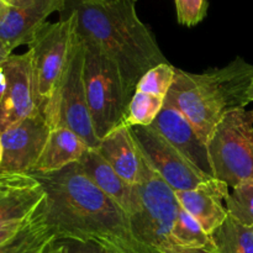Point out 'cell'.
<instances>
[{"label":"cell","mask_w":253,"mask_h":253,"mask_svg":"<svg viewBox=\"0 0 253 253\" xmlns=\"http://www.w3.org/2000/svg\"><path fill=\"white\" fill-rule=\"evenodd\" d=\"M34 175L46 193L47 219L59 241L93 244L106 253H157L133 232L127 212L77 163Z\"/></svg>","instance_id":"1"},{"label":"cell","mask_w":253,"mask_h":253,"mask_svg":"<svg viewBox=\"0 0 253 253\" xmlns=\"http://www.w3.org/2000/svg\"><path fill=\"white\" fill-rule=\"evenodd\" d=\"M66 7L76 17L78 36L98 47L116 64L130 98L150 69L168 62L151 30L138 17L136 0H67Z\"/></svg>","instance_id":"2"},{"label":"cell","mask_w":253,"mask_h":253,"mask_svg":"<svg viewBox=\"0 0 253 253\" xmlns=\"http://www.w3.org/2000/svg\"><path fill=\"white\" fill-rule=\"evenodd\" d=\"M252 85L253 64L237 57L222 68L200 74L175 68L166 101L175 106L208 142L225 115L251 104Z\"/></svg>","instance_id":"3"},{"label":"cell","mask_w":253,"mask_h":253,"mask_svg":"<svg viewBox=\"0 0 253 253\" xmlns=\"http://www.w3.org/2000/svg\"><path fill=\"white\" fill-rule=\"evenodd\" d=\"M83 43L85 47L86 100L94 131L101 140L121 124H125L131 98L126 93L116 64L98 47L84 41Z\"/></svg>","instance_id":"4"},{"label":"cell","mask_w":253,"mask_h":253,"mask_svg":"<svg viewBox=\"0 0 253 253\" xmlns=\"http://www.w3.org/2000/svg\"><path fill=\"white\" fill-rule=\"evenodd\" d=\"M215 179L235 188L253 179V109L224 116L207 142Z\"/></svg>","instance_id":"5"},{"label":"cell","mask_w":253,"mask_h":253,"mask_svg":"<svg viewBox=\"0 0 253 253\" xmlns=\"http://www.w3.org/2000/svg\"><path fill=\"white\" fill-rule=\"evenodd\" d=\"M138 190L140 207L137 212L130 216L136 236L157 253L183 252L175 245L172 235L173 225L180 208L175 190L151 168L147 161Z\"/></svg>","instance_id":"6"},{"label":"cell","mask_w":253,"mask_h":253,"mask_svg":"<svg viewBox=\"0 0 253 253\" xmlns=\"http://www.w3.org/2000/svg\"><path fill=\"white\" fill-rule=\"evenodd\" d=\"M76 17L68 12L57 22H47L29 46L32 53L35 89L40 110L56 96L73 48Z\"/></svg>","instance_id":"7"},{"label":"cell","mask_w":253,"mask_h":253,"mask_svg":"<svg viewBox=\"0 0 253 253\" xmlns=\"http://www.w3.org/2000/svg\"><path fill=\"white\" fill-rule=\"evenodd\" d=\"M85 47L81 37L74 34L71 58L52 103L42 111L51 128L66 127L79 136L90 148H96V137L89 113L84 83Z\"/></svg>","instance_id":"8"},{"label":"cell","mask_w":253,"mask_h":253,"mask_svg":"<svg viewBox=\"0 0 253 253\" xmlns=\"http://www.w3.org/2000/svg\"><path fill=\"white\" fill-rule=\"evenodd\" d=\"M131 132L151 168L175 192L195 189L214 179L198 169L152 126H133Z\"/></svg>","instance_id":"9"},{"label":"cell","mask_w":253,"mask_h":253,"mask_svg":"<svg viewBox=\"0 0 253 253\" xmlns=\"http://www.w3.org/2000/svg\"><path fill=\"white\" fill-rule=\"evenodd\" d=\"M51 130L41 111L0 131V173L31 174L43 152Z\"/></svg>","instance_id":"10"},{"label":"cell","mask_w":253,"mask_h":253,"mask_svg":"<svg viewBox=\"0 0 253 253\" xmlns=\"http://www.w3.org/2000/svg\"><path fill=\"white\" fill-rule=\"evenodd\" d=\"M6 77V91L0 103V131L41 113L35 89L32 53L10 54L2 63Z\"/></svg>","instance_id":"11"},{"label":"cell","mask_w":253,"mask_h":253,"mask_svg":"<svg viewBox=\"0 0 253 253\" xmlns=\"http://www.w3.org/2000/svg\"><path fill=\"white\" fill-rule=\"evenodd\" d=\"M67 0H15L0 19V40L14 51L30 44L47 19L56 11L66 9Z\"/></svg>","instance_id":"12"},{"label":"cell","mask_w":253,"mask_h":253,"mask_svg":"<svg viewBox=\"0 0 253 253\" xmlns=\"http://www.w3.org/2000/svg\"><path fill=\"white\" fill-rule=\"evenodd\" d=\"M150 126L157 130L198 169L214 178L207 142L198 133L193 124L175 106L165 101L162 110Z\"/></svg>","instance_id":"13"},{"label":"cell","mask_w":253,"mask_h":253,"mask_svg":"<svg viewBox=\"0 0 253 253\" xmlns=\"http://www.w3.org/2000/svg\"><path fill=\"white\" fill-rule=\"evenodd\" d=\"M123 179L138 185L143 180L146 161L126 124L109 132L95 148Z\"/></svg>","instance_id":"14"},{"label":"cell","mask_w":253,"mask_h":253,"mask_svg":"<svg viewBox=\"0 0 253 253\" xmlns=\"http://www.w3.org/2000/svg\"><path fill=\"white\" fill-rule=\"evenodd\" d=\"M44 198L43 187L34 175L0 173V224L31 216Z\"/></svg>","instance_id":"15"},{"label":"cell","mask_w":253,"mask_h":253,"mask_svg":"<svg viewBox=\"0 0 253 253\" xmlns=\"http://www.w3.org/2000/svg\"><path fill=\"white\" fill-rule=\"evenodd\" d=\"M77 165L101 192L115 200L128 216L137 212L140 207L138 185L130 184L123 179L95 148H88Z\"/></svg>","instance_id":"16"},{"label":"cell","mask_w":253,"mask_h":253,"mask_svg":"<svg viewBox=\"0 0 253 253\" xmlns=\"http://www.w3.org/2000/svg\"><path fill=\"white\" fill-rule=\"evenodd\" d=\"M229 194V185L215 178L195 189L175 192L180 207L199 222L209 236L227 217V210L222 202Z\"/></svg>","instance_id":"17"},{"label":"cell","mask_w":253,"mask_h":253,"mask_svg":"<svg viewBox=\"0 0 253 253\" xmlns=\"http://www.w3.org/2000/svg\"><path fill=\"white\" fill-rule=\"evenodd\" d=\"M89 147L77 133L66 127L52 128L41 157L31 174L53 173L78 163Z\"/></svg>","instance_id":"18"},{"label":"cell","mask_w":253,"mask_h":253,"mask_svg":"<svg viewBox=\"0 0 253 253\" xmlns=\"http://www.w3.org/2000/svg\"><path fill=\"white\" fill-rule=\"evenodd\" d=\"M59 242L57 231L47 219L46 198L30 224L14 239L0 246V253H44Z\"/></svg>","instance_id":"19"},{"label":"cell","mask_w":253,"mask_h":253,"mask_svg":"<svg viewBox=\"0 0 253 253\" xmlns=\"http://www.w3.org/2000/svg\"><path fill=\"white\" fill-rule=\"evenodd\" d=\"M215 253H253V226L230 216L210 235Z\"/></svg>","instance_id":"20"},{"label":"cell","mask_w":253,"mask_h":253,"mask_svg":"<svg viewBox=\"0 0 253 253\" xmlns=\"http://www.w3.org/2000/svg\"><path fill=\"white\" fill-rule=\"evenodd\" d=\"M172 235L175 245L182 251L204 250L210 253H215L214 245L209 235L204 231L199 222L182 207L178 210Z\"/></svg>","instance_id":"21"},{"label":"cell","mask_w":253,"mask_h":253,"mask_svg":"<svg viewBox=\"0 0 253 253\" xmlns=\"http://www.w3.org/2000/svg\"><path fill=\"white\" fill-rule=\"evenodd\" d=\"M166 99L152 94L135 90L127 109L125 124L128 127L150 126L158 116L165 105Z\"/></svg>","instance_id":"22"},{"label":"cell","mask_w":253,"mask_h":253,"mask_svg":"<svg viewBox=\"0 0 253 253\" xmlns=\"http://www.w3.org/2000/svg\"><path fill=\"white\" fill-rule=\"evenodd\" d=\"M225 200L227 214L247 226H253V179L240 183Z\"/></svg>","instance_id":"23"},{"label":"cell","mask_w":253,"mask_h":253,"mask_svg":"<svg viewBox=\"0 0 253 253\" xmlns=\"http://www.w3.org/2000/svg\"><path fill=\"white\" fill-rule=\"evenodd\" d=\"M174 76L175 68L172 64H169L168 62L161 63L150 69L140 79L135 90H140L166 99L173 82H174Z\"/></svg>","instance_id":"24"},{"label":"cell","mask_w":253,"mask_h":253,"mask_svg":"<svg viewBox=\"0 0 253 253\" xmlns=\"http://www.w3.org/2000/svg\"><path fill=\"white\" fill-rule=\"evenodd\" d=\"M177 20L180 25L197 26L208 14V0H174Z\"/></svg>","instance_id":"25"},{"label":"cell","mask_w":253,"mask_h":253,"mask_svg":"<svg viewBox=\"0 0 253 253\" xmlns=\"http://www.w3.org/2000/svg\"><path fill=\"white\" fill-rule=\"evenodd\" d=\"M37 209H39V208H37ZM36 211H35L31 216L26 217V219L12 220V221H7V222H2V224H0V246L6 244L7 241L14 239L17 234H20V232H21L22 230L30 224V221H31L32 217L35 216Z\"/></svg>","instance_id":"26"},{"label":"cell","mask_w":253,"mask_h":253,"mask_svg":"<svg viewBox=\"0 0 253 253\" xmlns=\"http://www.w3.org/2000/svg\"><path fill=\"white\" fill-rule=\"evenodd\" d=\"M67 242V241H66ZM68 253H106L100 247L93 244H81V242H67Z\"/></svg>","instance_id":"27"},{"label":"cell","mask_w":253,"mask_h":253,"mask_svg":"<svg viewBox=\"0 0 253 253\" xmlns=\"http://www.w3.org/2000/svg\"><path fill=\"white\" fill-rule=\"evenodd\" d=\"M11 52H12V49L10 48L6 43H4V42L0 40V67H1V64L4 63L7 58H9L10 54H12Z\"/></svg>","instance_id":"28"},{"label":"cell","mask_w":253,"mask_h":253,"mask_svg":"<svg viewBox=\"0 0 253 253\" xmlns=\"http://www.w3.org/2000/svg\"><path fill=\"white\" fill-rule=\"evenodd\" d=\"M5 91H6V77H5L2 67H0V103H1L2 98H4Z\"/></svg>","instance_id":"29"},{"label":"cell","mask_w":253,"mask_h":253,"mask_svg":"<svg viewBox=\"0 0 253 253\" xmlns=\"http://www.w3.org/2000/svg\"><path fill=\"white\" fill-rule=\"evenodd\" d=\"M7 7H9V5L5 4L4 1H1V0H0V19H1L2 15L5 14V11H6Z\"/></svg>","instance_id":"30"},{"label":"cell","mask_w":253,"mask_h":253,"mask_svg":"<svg viewBox=\"0 0 253 253\" xmlns=\"http://www.w3.org/2000/svg\"><path fill=\"white\" fill-rule=\"evenodd\" d=\"M178 253H210V252L204 251V250H187V251L178 252Z\"/></svg>","instance_id":"31"},{"label":"cell","mask_w":253,"mask_h":253,"mask_svg":"<svg viewBox=\"0 0 253 253\" xmlns=\"http://www.w3.org/2000/svg\"><path fill=\"white\" fill-rule=\"evenodd\" d=\"M82 1H93V2H114L118 0H82Z\"/></svg>","instance_id":"32"},{"label":"cell","mask_w":253,"mask_h":253,"mask_svg":"<svg viewBox=\"0 0 253 253\" xmlns=\"http://www.w3.org/2000/svg\"><path fill=\"white\" fill-rule=\"evenodd\" d=\"M1 1H4L5 4H7V5H10V4H12V2L15 1V0H1Z\"/></svg>","instance_id":"33"},{"label":"cell","mask_w":253,"mask_h":253,"mask_svg":"<svg viewBox=\"0 0 253 253\" xmlns=\"http://www.w3.org/2000/svg\"><path fill=\"white\" fill-rule=\"evenodd\" d=\"M250 98H251V103H253V85L251 88V91H250Z\"/></svg>","instance_id":"34"},{"label":"cell","mask_w":253,"mask_h":253,"mask_svg":"<svg viewBox=\"0 0 253 253\" xmlns=\"http://www.w3.org/2000/svg\"><path fill=\"white\" fill-rule=\"evenodd\" d=\"M0 163H1V140H0Z\"/></svg>","instance_id":"35"}]
</instances>
